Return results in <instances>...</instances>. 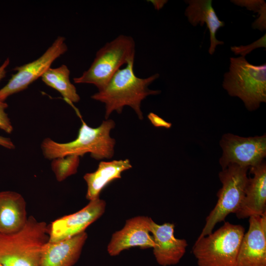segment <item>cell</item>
Wrapping results in <instances>:
<instances>
[{
  "label": "cell",
  "mask_w": 266,
  "mask_h": 266,
  "mask_svg": "<svg viewBox=\"0 0 266 266\" xmlns=\"http://www.w3.org/2000/svg\"><path fill=\"white\" fill-rule=\"evenodd\" d=\"M133 64L134 61H131L125 68L119 69L102 89L91 97L93 100L104 104L106 120L113 111L121 113L125 106L131 107L138 118L142 120V100L149 95L161 93L159 90H152L148 88L159 77V74L157 73L145 78L138 77L134 73Z\"/></svg>",
  "instance_id": "6da1fadb"
},
{
  "label": "cell",
  "mask_w": 266,
  "mask_h": 266,
  "mask_svg": "<svg viewBox=\"0 0 266 266\" xmlns=\"http://www.w3.org/2000/svg\"><path fill=\"white\" fill-rule=\"evenodd\" d=\"M115 126L112 119L103 121L97 128L91 127L82 120L76 139L66 143H59L46 138L41 145L43 154L49 160L70 155L83 156L86 153H90L97 160L111 159L114 154L115 140L110 133Z\"/></svg>",
  "instance_id": "7a4b0ae2"
},
{
  "label": "cell",
  "mask_w": 266,
  "mask_h": 266,
  "mask_svg": "<svg viewBox=\"0 0 266 266\" xmlns=\"http://www.w3.org/2000/svg\"><path fill=\"white\" fill-rule=\"evenodd\" d=\"M48 241V225L31 216L20 231L9 234L0 233V264L40 266L42 248Z\"/></svg>",
  "instance_id": "3957f363"
},
{
  "label": "cell",
  "mask_w": 266,
  "mask_h": 266,
  "mask_svg": "<svg viewBox=\"0 0 266 266\" xmlns=\"http://www.w3.org/2000/svg\"><path fill=\"white\" fill-rule=\"evenodd\" d=\"M223 87L229 95L241 99L248 110L258 109L262 102L266 101V64L256 66L245 57H231Z\"/></svg>",
  "instance_id": "277c9868"
},
{
  "label": "cell",
  "mask_w": 266,
  "mask_h": 266,
  "mask_svg": "<svg viewBox=\"0 0 266 266\" xmlns=\"http://www.w3.org/2000/svg\"><path fill=\"white\" fill-rule=\"evenodd\" d=\"M244 233L242 226L226 222L214 232L198 237L192 248L198 266H234Z\"/></svg>",
  "instance_id": "5b68a950"
},
{
  "label": "cell",
  "mask_w": 266,
  "mask_h": 266,
  "mask_svg": "<svg viewBox=\"0 0 266 266\" xmlns=\"http://www.w3.org/2000/svg\"><path fill=\"white\" fill-rule=\"evenodd\" d=\"M135 47L132 37L119 35L97 51L90 67L74 82L93 84L101 90L122 65L134 61Z\"/></svg>",
  "instance_id": "8992f818"
},
{
  "label": "cell",
  "mask_w": 266,
  "mask_h": 266,
  "mask_svg": "<svg viewBox=\"0 0 266 266\" xmlns=\"http://www.w3.org/2000/svg\"><path fill=\"white\" fill-rule=\"evenodd\" d=\"M249 169L231 164L219 172L222 187L217 194V203L206 217L199 238L211 233L217 223L224 221L229 214L238 210L244 196Z\"/></svg>",
  "instance_id": "52a82bcc"
},
{
  "label": "cell",
  "mask_w": 266,
  "mask_h": 266,
  "mask_svg": "<svg viewBox=\"0 0 266 266\" xmlns=\"http://www.w3.org/2000/svg\"><path fill=\"white\" fill-rule=\"evenodd\" d=\"M220 145L223 154L219 162L222 169L231 164L250 168L264 161L266 156V135L241 137L224 134Z\"/></svg>",
  "instance_id": "ba28073f"
},
{
  "label": "cell",
  "mask_w": 266,
  "mask_h": 266,
  "mask_svg": "<svg viewBox=\"0 0 266 266\" xmlns=\"http://www.w3.org/2000/svg\"><path fill=\"white\" fill-rule=\"evenodd\" d=\"M65 38L59 36L47 50L37 59L14 68L7 83L0 89V101H5L10 96L26 89L28 86L50 67L54 61L67 50Z\"/></svg>",
  "instance_id": "9c48e42d"
},
{
  "label": "cell",
  "mask_w": 266,
  "mask_h": 266,
  "mask_svg": "<svg viewBox=\"0 0 266 266\" xmlns=\"http://www.w3.org/2000/svg\"><path fill=\"white\" fill-rule=\"evenodd\" d=\"M106 205L105 201L99 198L89 201L80 210L53 221L48 226L49 242L63 240L85 232L103 214Z\"/></svg>",
  "instance_id": "30bf717a"
},
{
  "label": "cell",
  "mask_w": 266,
  "mask_h": 266,
  "mask_svg": "<svg viewBox=\"0 0 266 266\" xmlns=\"http://www.w3.org/2000/svg\"><path fill=\"white\" fill-rule=\"evenodd\" d=\"M152 219L138 216L127 220L123 228L113 233L107 251L111 256L118 255L125 250L134 247L141 249L153 248L154 243L150 234Z\"/></svg>",
  "instance_id": "8fae6325"
},
{
  "label": "cell",
  "mask_w": 266,
  "mask_h": 266,
  "mask_svg": "<svg viewBox=\"0 0 266 266\" xmlns=\"http://www.w3.org/2000/svg\"><path fill=\"white\" fill-rule=\"evenodd\" d=\"M174 228L173 223L159 225L152 219L150 222V232L154 243L153 254L158 264L162 266L177 264L186 252L187 242L175 237Z\"/></svg>",
  "instance_id": "7c38bea8"
},
{
  "label": "cell",
  "mask_w": 266,
  "mask_h": 266,
  "mask_svg": "<svg viewBox=\"0 0 266 266\" xmlns=\"http://www.w3.org/2000/svg\"><path fill=\"white\" fill-rule=\"evenodd\" d=\"M249 169L253 176L248 178L243 200L235 213L239 219L261 216L266 211V162Z\"/></svg>",
  "instance_id": "4fadbf2b"
},
{
  "label": "cell",
  "mask_w": 266,
  "mask_h": 266,
  "mask_svg": "<svg viewBox=\"0 0 266 266\" xmlns=\"http://www.w3.org/2000/svg\"><path fill=\"white\" fill-rule=\"evenodd\" d=\"M260 216L249 217L234 266H266V233L260 224Z\"/></svg>",
  "instance_id": "5bb4252c"
},
{
  "label": "cell",
  "mask_w": 266,
  "mask_h": 266,
  "mask_svg": "<svg viewBox=\"0 0 266 266\" xmlns=\"http://www.w3.org/2000/svg\"><path fill=\"white\" fill-rule=\"evenodd\" d=\"M87 237L84 232L63 240L48 241L42 248L40 266H73L80 257Z\"/></svg>",
  "instance_id": "9a60e30c"
},
{
  "label": "cell",
  "mask_w": 266,
  "mask_h": 266,
  "mask_svg": "<svg viewBox=\"0 0 266 266\" xmlns=\"http://www.w3.org/2000/svg\"><path fill=\"white\" fill-rule=\"evenodd\" d=\"M22 196L10 191L0 192V233L9 234L22 230L28 220Z\"/></svg>",
  "instance_id": "2e32d148"
},
{
  "label": "cell",
  "mask_w": 266,
  "mask_h": 266,
  "mask_svg": "<svg viewBox=\"0 0 266 266\" xmlns=\"http://www.w3.org/2000/svg\"><path fill=\"white\" fill-rule=\"evenodd\" d=\"M132 167L128 159L101 161L97 170L87 173L84 179L87 183L86 198L89 201L99 198L101 191L113 180L121 178V174Z\"/></svg>",
  "instance_id": "e0dca14e"
},
{
  "label": "cell",
  "mask_w": 266,
  "mask_h": 266,
  "mask_svg": "<svg viewBox=\"0 0 266 266\" xmlns=\"http://www.w3.org/2000/svg\"><path fill=\"white\" fill-rule=\"evenodd\" d=\"M188 4L185 15L193 26L200 24L202 26L205 23L210 33V46L208 52L212 55L218 45L224 43L218 40L216 33L218 30L225 26V23L217 16L212 5L211 0H188L185 1Z\"/></svg>",
  "instance_id": "ac0fdd59"
},
{
  "label": "cell",
  "mask_w": 266,
  "mask_h": 266,
  "mask_svg": "<svg viewBox=\"0 0 266 266\" xmlns=\"http://www.w3.org/2000/svg\"><path fill=\"white\" fill-rule=\"evenodd\" d=\"M70 71L66 65L49 68L42 75L43 82L58 91L68 103L72 104L80 100L76 87L69 79Z\"/></svg>",
  "instance_id": "d6986e66"
},
{
  "label": "cell",
  "mask_w": 266,
  "mask_h": 266,
  "mask_svg": "<svg viewBox=\"0 0 266 266\" xmlns=\"http://www.w3.org/2000/svg\"><path fill=\"white\" fill-rule=\"evenodd\" d=\"M80 157L75 155H67L52 160L51 168L57 180L62 182L77 172Z\"/></svg>",
  "instance_id": "ffe728a7"
},
{
  "label": "cell",
  "mask_w": 266,
  "mask_h": 266,
  "mask_svg": "<svg viewBox=\"0 0 266 266\" xmlns=\"http://www.w3.org/2000/svg\"><path fill=\"white\" fill-rule=\"evenodd\" d=\"M235 4L241 7H245L249 10L258 12L259 17L255 20L259 25H263L266 23V5L264 0H231Z\"/></svg>",
  "instance_id": "44dd1931"
},
{
  "label": "cell",
  "mask_w": 266,
  "mask_h": 266,
  "mask_svg": "<svg viewBox=\"0 0 266 266\" xmlns=\"http://www.w3.org/2000/svg\"><path fill=\"white\" fill-rule=\"evenodd\" d=\"M266 34H265L258 40L248 45L232 46L231 50L234 53L235 55H240L241 57H245L247 54H249L255 49L259 47L266 48Z\"/></svg>",
  "instance_id": "7402d4cb"
},
{
  "label": "cell",
  "mask_w": 266,
  "mask_h": 266,
  "mask_svg": "<svg viewBox=\"0 0 266 266\" xmlns=\"http://www.w3.org/2000/svg\"><path fill=\"white\" fill-rule=\"evenodd\" d=\"M8 105L5 101H0V129L8 133L13 131V127L5 109Z\"/></svg>",
  "instance_id": "603a6c76"
},
{
  "label": "cell",
  "mask_w": 266,
  "mask_h": 266,
  "mask_svg": "<svg viewBox=\"0 0 266 266\" xmlns=\"http://www.w3.org/2000/svg\"><path fill=\"white\" fill-rule=\"evenodd\" d=\"M147 117L153 125L156 127H163L166 129H169L172 126L171 123L166 122L161 117L153 112L149 113L147 115Z\"/></svg>",
  "instance_id": "cb8c5ba5"
},
{
  "label": "cell",
  "mask_w": 266,
  "mask_h": 266,
  "mask_svg": "<svg viewBox=\"0 0 266 266\" xmlns=\"http://www.w3.org/2000/svg\"><path fill=\"white\" fill-rule=\"evenodd\" d=\"M0 145L9 149L15 148L14 143L10 138L2 136H0Z\"/></svg>",
  "instance_id": "d4e9b609"
},
{
  "label": "cell",
  "mask_w": 266,
  "mask_h": 266,
  "mask_svg": "<svg viewBox=\"0 0 266 266\" xmlns=\"http://www.w3.org/2000/svg\"><path fill=\"white\" fill-rule=\"evenodd\" d=\"M10 63L9 58H7L2 64L0 66V81L5 76L6 68Z\"/></svg>",
  "instance_id": "484cf974"
},
{
  "label": "cell",
  "mask_w": 266,
  "mask_h": 266,
  "mask_svg": "<svg viewBox=\"0 0 266 266\" xmlns=\"http://www.w3.org/2000/svg\"><path fill=\"white\" fill-rule=\"evenodd\" d=\"M155 9L159 10L167 2V0H151Z\"/></svg>",
  "instance_id": "4316f807"
},
{
  "label": "cell",
  "mask_w": 266,
  "mask_h": 266,
  "mask_svg": "<svg viewBox=\"0 0 266 266\" xmlns=\"http://www.w3.org/2000/svg\"><path fill=\"white\" fill-rule=\"evenodd\" d=\"M0 266H2L0 264Z\"/></svg>",
  "instance_id": "83f0119b"
}]
</instances>
